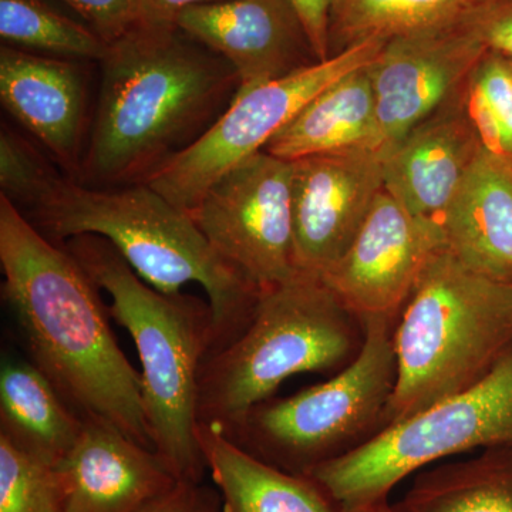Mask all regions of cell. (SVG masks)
I'll return each mask as SVG.
<instances>
[{"instance_id":"cell-1","label":"cell","mask_w":512,"mask_h":512,"mask_svg":"<svg viewBox=\"0 0 512 512\" xmlns=\"http://www.w3.org/2000/svg\"><path fill=\"white\" fill-rule=\"evenodd\" d=\"M0 265L2 296L30 362L82 419L110 424L153 450L141 375L117 345L99 288L3 195Z\"/></svg>"},{"instance_id":"cell-2","label":"cell","mask_w":512,"mask_h":512,"mask_svg":"<svg viewBox=\"0 0 512 512\" xmlns=\"http://www.w3.org/2000/svg\"><path fill=\"white\" fill-rule=\"evenodd\" d=\"M185 36L177 26L136 25L110 43L77 181L96 188L146 183L224 113L238 74Z\"/></svg>"},{"instance_id":"cell-3","label":"cell","mask_w":512,"mask_h":512,"mask_svg":"<svg viewBox=\"0 0 512 512\" xmlns=\"http://www.w3.org/2000/svg\"><path fill=\"white\" fill-rule=\"evenodd\" d=\"M29 211V221L49 239H107L157 291L174 295L200 284L214 325L208 353L237 338L254 315L261 289L218 255L190 214L146 183L96 188L60 175Z\"/></svg>"},{"instance_id":"cell-4","label":"cell","mask_w":512,"mask_h":512,"mask_svg":"<svg viewBox=\"0 0 512 512\" xmlns=\"http://www.w3.org/2000/svg\"><path fill=\"white\" fill-rule=\"evenodd\" d=\"M64 248L93 284L109 293L111 318L134 340L153 450L178 481L202 483L208 468L198 441L197 396L214 333L210 303L157 291L107 239L80 235Z\"/></svg>"},{"instance_id":"cell-5","label":"cell","mask_w":512,"mask_h":512,"mask_svg":"<svg viewBox=\"0 0 512 512\" xmlns=\"http://www.w3.org/2000/svg\"><path fill=\"white\" fill-rule=\"evenodd\" d=\"M366 320L319 275L296 271L262 289L247 328L205 356L198 376V426L228 433L285 380L333 376L362 352Z\"/></svg>"},{"instance_id":"cell-6","label":"cell","mask_w":512,"mask_h":512,"mask_svg":"<svg viewBox=\"0 0 512 512\" xmlns=\"http://www.w3.org/2000/svg\"><path fill=\"white\" fill-rule=\"evenodd\" d=\"M511 345V286L441 249L394 325L397 383L389 426L480 382Z\"/></svg>"},{"instance_id":"cell-7","label":"cell","mask_w":512,"mask_h":512,"mask_svg":"<svg viewBox=\"0 0 512 512\" xmlns=\"http://www.w3.org/2000/svg\"><path fill=\"white\" fill-rule=\"evenodd\" d=\"M365 320V346L349 366L293 396L258 404L225 436L269 466L306 476L383 433L397 383L396 322Z\"/></svg>"},{"instance_id":"cell-8","label":"cell","mask_w":512,"mask_h":512,"mask_svg":"<svg viewBox=\"0 0 512 512\" xmlns=\"http://www.w3.org/2000/svg\"><path fill=\"white\" fill-rule=\"evenodd\" d=\"M493 447H512V345L480 382L392 424L306 477L343 512H367L389 503L394 488L424 468Z\"/></svg>"},{"instance_id":"cell-9","label":"cell","mask_w":512,"mask_h":512,"mask_svg":"<svg viewBox=\"0 0 512 512\" xmlns=\"http://www.w3.org/2000/svg\"><path fill=\"white\" fill-rule=\"evenodd\" d=\"M386 42L372 37L281 79L238 87L211 127L161 165L146 184L190 214L222 175L245 158L264 151L269 141L330 84L375 62Z\"/></svg>"},{"instance_id":"cell-10","label":"cell","mask_w":512,"mask_h":512,"mask_svg":"<svg viewBox=\"0 0 512 512\" xmlns=\"http://www.w3.org/2000/svg\"><path fill=\"white\" fill-rule=\"evenodd\" d=\"M292 184V161L259 151L222 175L190 212L218 255L261 291L296 272Z\"/></svg>"},{"instance_id":"cell-11","label":"cell","mask_w":512,"mask_h":512,"mask_svg":"<svg viewBox=\"0 0 512 512\" xmlns=\"http://www.w3.org/2000/svg\"><path fill=\"white\" fill-rule=\"evenodd\" d=\"M474 12L393 37L370 64L382 146H396L476 72L490 49Z\"/></svg>"},{"instance_id":"cell-12","label":"cell","mask_w":512,"mask_h":512,"mask_svg":"<svg viewBox=\"0 0 512 512\" xmlns=\"http://www.w3.org/2000/svg\"><path fill=\"white\" fill-rule=\"evenodd\" d=\"M443 248L439 221L416 217L383 190L345 254L320 278L360 318L397 322L424 269Z\"/></svg>"},{"instance_id":"cell-13","label":"cell","mask_w":512,"mask_h":512,"mask_svg":"<svg viewBox=\"0 0 512 512\" xmlns=\"http://www.w3.org/2000/svg\"><path fill=\"white\" fill-rule=\"evenodd\" d=\"M392 148H356L292 161L293 261L322 275L345 254L384 190Z\"/></svg>"},{"instance_id":"cell-14","label":"cell","mask_w":512,"mask_h":512,"mask_svg":"<svg viewBox=\"0 0 512 512\" xmlns=\"http://www.w3.org/2000/svg\"><path fill=\"white\" fill-rule=\"evenodd\" d=\"M175 26L231 64L239 87L281 79L312 64L303 57V49L311 47L288 0L195 5L177 16Z\"/></svg>"},{"instance_id":"cell-15","label":"cell","mask_w":512,"mask_h":512,"mask_svg":"<svg viewBox=\"0 0 512 512\" xmlns=\"http://www.w3.org/2000/svg\"><path fill=\"white\" fill-rule=\"evenodd\" d=\"M466 86L410 130L386 158L384 190L416 217L440 222L484 150L468 117Z\"/></svg>"},{"instance_id":"cell-16","label":"cell","mask_w":512,"mask_h":512,"mask_svg":"<svg viewBox=\"0 0 512 512\" xmlns=\"http://www.w3.org/2000/svg\"><path fill=\"white\" fill-rule=\"evenodd\" d=\"M57 470L67 512H143L178 483L156 451L99 420H86Z\"/></svg>"},{"instance_id":"cell-17","label":"cell","mask_w":512,"mask_h":512,"mask_svg":"<svg viewBox=\"0 0 512 512\" xmlns=\"http://www.w3.org/2000/svg\"><path fill=\"white\" fill-rule=\"evenodd\" d=\"M0 100L10 116L66 170L67 177L79 180L86 89L76 64L3 45Z\"/></svg>"},{"instance_id":"cell-18","label":"cell","mask_w":512,"mask_h":512,"mask_svg":"<svg viewBox=\"0 0 512 512\" xmlns=\"http://www.w3.org/2000/svg\"><path fill=\"white\" fill-rule=\"evenodd\" d=\"M440 224L458 261L512 288V158L484 148Z\"/></svg>"},{"instance_id":"cell-19","label":"cell","mask_w":512,"mask_h":512,"mask_svg":"<svg viewBox=\"0 0 512 512\" xmlns=\"http://www.w3.org/2000/svg\"><path fill=\"white\" fill-rule=\"evenodd\" d=\"M370 64L346 74L309 101L269 141L266 153L296 161L356 148L384 147L380 143Z\"/></svg>"},{"instance_id":"cell-20","label":"cell","mask_w":512,"mask_h":512,"mask_svg":"<svg viewBox=\"0 0 512 512\" xmlns=\"http://www.w3.org/2000/svg\"><path fill=\"white\" fill-rule=\"evenodd\" d=\"M198 441L224 512H343L311 478L269 466L214 427L200 424Z\"/></svg>"},{"instance_id":"cell-21","label":"cell","mask_w":512,"mask_h":512,"mask_svg":"<svg viewBox=\"0 0 512 512\" xmlns=\"http://www.w3.org/2000/svg\"><path fill=\"white\" fill-rule=\"evenodd\" d=\"M76 410L32 362L3 363L0 370V436L29 456L57 467L82 436Z\"/></svg>"},{"instance_id":"cell-22","label":"cell","mask_w":512,"mask_h":512,"mask_svg":"<svg viewBox=\"0 0 512 512\" xmlns=\"http://www.w3.org/2000/svg\"><path fill=\"white\" fill-rule=\"evenodd\" d=\"M396 505L403 512H512V447L424 468Z\"/></svg>"},{"instance_id":"cell-23","label":"cell","mask_w":512,"mask_h":512,"mask_svg":"<svg viewBox=\"0 0 512 512\" xmlns=\"http://www.w3.org/2000/svg\"><path fill=\"white\" fill-rule=\"evenodd\" d=\"M484 0H335L330 53L380 37L409 35L460 18Z\"/></svg>"},{"instance_id":"cell-24","label":"cell","mask_w":512,"mask_h":512,"mask_svg":"<svg viewBox=\"0 0 512 512\" xmlns=\"http://www.w3.org/2000/svg\"><path fill=\"white\" fill-rule=\"evenodd\" d=\"M0 36L8 46L67 59L101 62L109 43L93 29L67 18L45 0H0Z\"/></svg>"},{"instance_id":"cell-25","label":"cell","mask_w":512,"mask_h":512,"mask_svg":"<svg viewBox=\"0 0 512 512\" xmlns=\"http://www.w3.org/2000/svg\"><path fill=\"white\" fill-rule=\"evenodd\" d=\"M0 512H67L63 481L49 466L0 436Z\"/></svg>"},{"instance_id":"cell-26","label":"cell","mask_w":512,"mask_h":512,"mask_svg":"<svg viewBox=\"0 0 512 512\" xmlns=\"http://www.w3.org/2000/svg\"><path fill=\"white\" fill-rule=\"evenodd\" d=\"M60 174L29 140L3 126L0 133V195L19 210L35 207Z\"/></svg>"},{"instance_id":"cell-27","label":"cell","mask_w":512,"mask_h":512,"mask_svg":"<svg viewBox=\"0 0 512 512\" xmlns=\"http://www.w3.org/2000/svg\"><path fill=\"white\" fill-rule=\"evenodd\" d=\"M473 80L500 121L505 150L512 158V60L488 50L473 73Z\"/></svg>"},{"instance_id":"cell-28","label":"cell","mask_w":512,"mask_h":512,"mask_svg":"<svg viewBox=\"0 0 512 512\" xmlns=\"http://www.w3.org/2000/svg\"><path fill=\"white\" fill-rule=\"evenodd\" d=\"M104 40L113 43L137 25L131 0H63Z\"/></svg>"},{"instance_id":"cell-29","label":"cell","mask_w":512,"mask_h":512,"mask_svg":"<svg viewBox=\"0 0 512 512\" xmlns=\"http://www.w3.org/2000/svg\"><path fill=\"white\" fill-rule=\"evenodd\" d=\"M143 512H224L222 498L217 487L191 481H178L177 484L148 505Z\"/></svg>"},{"instance_id":"cell-30","label":"cell","mask_w":512,"mask_h":512,"mask_svg":"<svg viewBox=\"0 0 512 512\" xmlns=\"http://www.w3.org/2000/svg\"><path fill=\"white\" fill-rule=\"evenodd\" d=\"M293 12L298 16L312 55L318 62L329 59L330 16L335 0H288Z\"/></svg>"},{"instance_id":"cell-31","label":"cell","mask_w":512,"mask_h":512,"mask_svg":"<svg viewBox=\"0 0 512 512\" xmlns=\"http://www.w3.org/2000/svg\"><path fill=\"white\" fill-rule=\"evenodd\" d=\"M474 13L488 49L512 59V0H484Z\"/></svg>"},{"instance_id":"cell-32","label":"cell","mask_w":512,"mask_h":512,"mask_svg":"<svg viewBox=\"0 0 512 512\" xmlns=\"http://www.w3.org/2000/svg\"><path fill=\"white\" fill-rule=\"evenodd\" d=\"M136 10L137 25L150 28H171L175 26L177 16L184 9L204 3L222 2V0H131Z\"/></svg>"},{"instance_id":"cell-33","label":"cell","mask_w":512,"mask_h":512,"mask_svg":"<svg viewBox=\"0 0 512 512\" xmlns=\"http://www.w3.org/2000/svg\"><path fill=\"white\" fill-rule=\"evenodd\" d=\"M367 512H403L400 510L399 507H397L396 503H384L382 505H377V507L372 508V510Z\"/></svg>"},{"instance_id":"cell-34","label":"cell","mask_w":512,"mask_h":512,"mask_svg":"<svg viewBox=\"0 0 512 512\" xmlns=\"http://www.w3.org/2000/svg\"><path fill=\"white\" fill-rule=\"evenodd\" d=\"M510 59H511V57H510ZM511 60H512V59H511Z\"/></svg>"}]
</instances>
